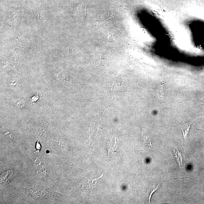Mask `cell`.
<instances>
[{
    "label": "cell",
    "mask_w": 204,
    "mask_h": 204,
    "mask_svg": "<svg viewBox=\"0 0 204 204\" xmlns=\"http://www.w3.org/2000/svg\"><path fill=\"white\" fill-rule=\"evenodd\" d=\"M159 185H156V184H153L152 187H150L148 191V196L149 198V202L150 203V199L151 196L153 193L158 189Z\"/></svg>",
    "instance_id": "cell-1"
},
{
    "label": "cell",
    "mask_w": 204,
    "mask_h": 204,
    "mask_svg": "<svg viewBox=\"0 0 204 204\" xmlns=\"http://www.w3.org/2000/svg\"><path fill=\"white\" fill-rule=\"evenodd\" d=\"M143 136L144 137V143L145 145H146L148 147L150 148L152 146L151 142L149 136L145 133H143Z\"/></svg>",
    "instance_id": "cell-2"
},
{
    "label": "cell",
    "mask_w": 204,
    "mask_h": 204,
    "mask_svg": "<svg viewBox=\"0 0 204 204\" xmlns=\"http://www.w3.org/2000/svg\"><path fill=\"white\" fill-rule=\"evenodd\" d=\"M39 98V96L38 94H36L35 96H33L30 99L31 102H32V104H33V103H35V102L38 100Z\"/></svg>",
    "instance_id": "cell-3"
}]
</instances>
